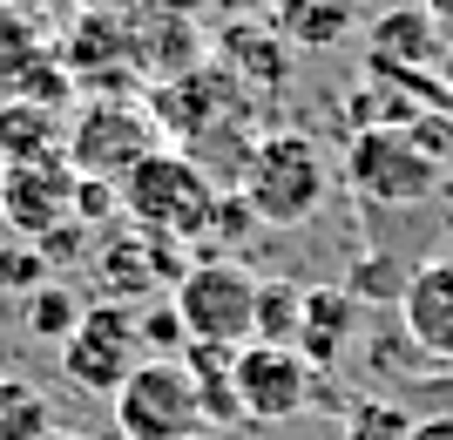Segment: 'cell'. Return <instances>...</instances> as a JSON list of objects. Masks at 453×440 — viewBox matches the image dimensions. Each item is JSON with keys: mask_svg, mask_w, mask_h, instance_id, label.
I'll return each mask as SVG.
<instances>
[{"mask_svg": "<svg viewBox=\"0 0 453 440\" xmlns=\"http://www.w3.org/2000/svg\"><path fill=\"white\" fill-rule=\"evenodd\" d=\"M0 150H7V163H48V156H68L55 143V109L20 102V96H0Z\"/></svg>", "mask_w": 453, "mask_h": 440, "instance_id": "5bb4252c", "label": "cell"}, {"mask_svg": "<svg viewBox=\"0 0 453 440\" xmlns=\"http://www.w3.org/2000/svg\"><path fill=\"white\" fill-rule=\"evenodd\" d=\"M20 305H27V312H20V319H27V332H35V339H48V345H68V339H75V326H81V312H88L75 291L61 285V278H48L41 291H27Z\"/></svg>", "mask_w": 453, "mask_h": 440, "instance_id": "ac0fdd59", "label": "cell"}, {"mask_svg": "<svg viewBox=\"0 0 453 440\" xmlns=\"http://www.w3.org/2000/svg\"><path fill=\"white\" fill-rule=\"evenodd\" d=\"M298 326H304V285L265 278L257 285V339L250 345H291L298 352Z\"/></svg>", "mask_w": 453, "mask_h": 440, "instance_id": "e0dca14e", "label": "cell"}, {"mask_svg": "<svg viewBox=\"0 0 453 440\" xmlns=\"http://www.w3.org/2000/svg\"><path fill=\"white\" fill-rule=\"evenodd\" d=\"M345 440H419V413L399 400H359L345 406Z\"/></svg>", "mask_w": 453, "mask_h": 440, "instance_id": "ffe728a7", "label": "cell"}, {"mask_svg": "<svg viewBox=\"0 0 453 440\" xmlns=\"http://www.w3.org/2000/svg\"><path fill=\"white\" fill-rule=\"evenodd\" d=\"M419 440H453V413H434V421H419Z\"/></svg>", "mask_w": 453, "mask_h": 440, "instance_id": "484cf974", "label": "cell"}, {"mask_svg": "<svg viewBox=\"0 0 453 440\" xmlns=\"http://www.w3.org/2000/svg\"><path fill=\"white\" fill-rule=\"evenodd\" d=\"M0 217L20 230V244H41L48 230L68 224L75 217V170H68V156L7 163L0 170Z\"/></svg>", "mask_w": 453, "mask_h": 440, "instance_id": "9c48e42d", "label": "cell"}, {"mask_svg": "<svg viewBox=\"0 0 453 440\" xmlns=\"http://www.w3.org/2000/svg\"><path fill=\"white\" fill-rule=\"evenodd\" d=\"M156 150H163V143H156V122L142 109H129V102H95L75 122V135H68V170L102 176V183L122 190Z\"/></svg>", "mask_w": 453, "mask_h": 440, "instance_id": "52a82bcc", "label": "cell"}, {"mask_svg": "<svg viewBox=\"0 0 453 440\" xmlns=\"http://www.w3.org/2000/svg\"><path fill=\"white\" fill-rule=\"evenodd\" d=\"M271 35L298 55H325L359 27V0H265Z\"/></svg>", "mask_w": 453, "mask_h": 440, "instance_id": "4fadbf2b", "label": "cell"}, {"mask_svg": "<svg viewBox=\"0 0 453 440\" xmlns=\"http://www.w3.org/2000/svg\"><path fill=\"white\" fill-rule=\"evenodd\" d=\"M115 434L122 440H196L210 434L196 380L183 359H142L115 393Z\"/></svg>", "mask_w": 453, "mask_h": 440, "instance_id": "5b68a950", "label": "cell"}, {"mask_svg": "<svg viewBox=\"0 0 453 440\" xmlns=\"http://www.w3.org/2000/svg\"><path fill=\"white\" fill-rule=\"evenodd\" d=\"M319 400V373L291 345H244L237 352V413L250 427H284Z\"/></svg>", "mask_w": 453, "mask_h": 440, "instance_id": "ba28073f", "label": "cell"}, {"mask_svg": "<svg viewBox=\"0 0 453 440\" xmlns=\"http://www.w3.org/2000/svg\"><path fill=\"white\" fill-rule=\"evenodd\" d=\"M135 366H142V305H122V298L88 305L75 339L61 345V373H68L81 393H109L115 400Z\"/></svg>", "mask_w": 453, "mask_h": 440, "instance_id": "8992f818", "label": "cell"}, {"mask_svg": "<svg viewBox=\"0 0 453 440\" xmlns=\"http://www.w3.org/2000/svg\"><path fill=\"white\" fill-rule=\"evenodd\" d=\"M419 7H426V14H434V27L453 41V0H419Z\"/></svg>", "mask_w": 453, "mask_h": 440, "instance_id": "d4e9b609", "label": "cell"}, {"mask_svg": "<svg viewBox=\"0 0 453 440\" xmlns=\"http://www.w3.org/2000/svg\"><path fill=\"white\" fill-rule=\"evenodd\" d=\"M440 55H447V35L426 7H393L365 27V75H434Z\"/></svg>", "mask_w": 453, "mask_h": 440, "instance_id": "30bf717a", "label": "cell"}, {"mask_svg": "<svg viewBox=\"0 0 453 440\" xmlns=\"http://www.w3.org/2000/svg\"><path fill=\"white\" fill-rule=\"evenodd\" d=\"M325 190H332V170H325V150L298 129L265 135L257 150H244L237 163V197L250 204V217L271 230L311 224L325 211Z\"/></svg>", "mask_w": 453, "mask_h": 440, "instance_id": "6da1fadb", "label": "cell"}, {"mask_svg": "<svg viewBox=\"0 0 453 440\" xmlns=\"http://www.w3.org/2000/svg\"><path fill=\"white\" fill-rule=\"evenodd\" d=\"M189 332L176 319V305H142V359H183Z\"/></svg>", "mask_w": 453, "mask_h": 440, "instance_id": "44dd1931", "label": "cell"}, {"mask_svg": "<svg viewBox=\"0 0 453 440\" xmlns=\"http://www.w3.org/2000/svg\"><path fill=\"white\" fill-rule=\"evenodd\" d=\"M352 326H359V298L345 285H304V326H298V359L311 373H332L352 345Z\"/></svg>", "mask_w": 453, "mask_h": 440, "instance_id": "7c38bea8", "label": "cell"}, {"mask_svg": "<svg viewBox=\"0 0 453 440\" xmlns=\"http://www.w3.org/2000/svg\"><path fill=\"white\" fill-rule=\"evenodd\" d=\"M196 440H217V434H196Z\"/></svg>", "mask_w": 453, "mask_h": 440, "instance_id": "f1b7e54d", "label": "cell"}, {"mask_svg": "<svg viewBox=\"0 0 453 440\" xmlns=\"http://www.w3.org/2000/svg\"><path fill=\"white\" fill-rule=\"evenodd\" d=\"M257 285H265V278H250L237 258L189 265L176 298H170L183 332H189V345H230V352H244V345L257 339Z\"/></svg>", "mask_w": 453, "mask_h": 440, "instance_id": "277c9868", "label": "cell"}, {"mask_svg": "<svg viewBox=\"0 0 453 440\" xmlns=\"http://www.w3.org/2000/svg\"><path fill=\"white\" fill-rule=\"evenodd\" d=\"M41 258H48V271H55V258H75V251H88V224H75V217H68V224L61 230H48V237H41Z\"/></svg>", "mask_w": 453, "mask_h": 440, "instance_id": "cb8c5ba5", "label": "cell"}, {"mask_svg": "<svg viewBox=\"0 0 453 440\" xmlns=\"http://www.w3.org/2000/svg\"><path fill=\"white\" fill-rule=\"evenodd\" d=\"M399 319H406V339H413L426 359L453 366V258L413 265V285L399 298Z\"/></svg>", "mask_w": 453, "mask_h": 440, "instance_id": "8fae6325", "label": "cell"}, {"mask_svg": "<svg viewBox=\"0 0 453 440\" xmlns=\"http://www.w3.org/2000/svg\"><path fill=\"white\" fill-rule=\"evenodd\" d=\"M224 61H230V68H244L250 81H271V89L284 81V41L278 35H257L250 20H237V27L224 35Z\"/></svg>", "mask_w": 453, "mask_h": 440, "instance_id": "d6986e66", "label": "cell"}, {"mask_svg": "<svg viewBox=\"0 0 453 440\" xmlns=\"http://www.w3.org/2000/svg\"><path fill=\"white\" fill-rule=\"evenodd\" d=\"M183 366H189V380H196V400H203L210 427L244 421V413H237V352H230V345H189Z\"/></svg>", "mask_w": 453, "mask_h": 440, "instance_id": "9a60e30c", "label": "cell"}, {"mask_svg": "<svg viewBox=\"0 0 453 440\" xmlns=\"http://www.w3.org/2000/svg\"><path fill=\"white\" fill-rule=\"evenodd\" d=\"M122 211L135 230H156V237H203L210 211H217V183L196 156L183 150H156L142 170L122 183Z\"/></svg>", "mask_w": 453, "mask_h": 440, "instance_id": "7a4b0ae2", "label": "cell"}, {"mask_svg": "<svg viewBox=\"0 0 453 440\" xmlns=\"http://www.w3.org/2000/svg\"><path fill=\"white\" fill-rule=\"evenodd\" d=\"M426 115H440V122H453V109H426Z\"/></svg>", "mask_w": 453, "mask_h": 440, "instance_id": "83f0119b", "label": "cell"}, {"mask_svg": "<svg viewBox=\"0 0 453 440\" xmlns=\"http://www.w3.org/2000/svg\"><path fill=\"white\" fill-rule=\"evenodd\" d=\"M48 440H95V434H75V427H55Z\"/></svg>", "mask_w": 453, "mask_h": 440, "instance_id": "4316f807", "label": "cell"}, {"mask_svg": "<svg viewBox=\"0 0 453 440\" xmlns=\"http://www.w3.org/2000/svg\"><path fill=\"white\" fill-rule=\"evenodd\" d=\"M345 183L365 204L386 211H413L440 190V150L419 129H365L345 143Z\"/></svg>", "mask_w": 453, "mask_h": 440, "instance_id": "3957f363", "label": "cell"}, {"mask_svg": "<svg viewBox=\"0 0 453 440\" xmlns=\"http://www.w3.org/2000/svg\"><path fill=\"white\" fill-rule=\"evenodd\" d=\"M0 285L20 291V298L41 291V285H48V258H41L35 244H7V251H0Z\"/></svg>", "mask_w": 453, "mask_h": 440, "instance_id": "7402d4cb", "label": "cell"}, {"mask_svg": "<svg viewBox=\"0 0 453 440\" xmlns=\"http://www.w3.org/2000/svg\"><path fill=\"white\" fill-rule=\"evenodd\" d=\"M122 211V190L102 176H75V224H109Z\"/></svg>", "mask_w": 453, "mask_h": 440, "instance_id": "603a6c76", "label": "cell"}, {"mask_svg": "<svg viewBox=\"0 0 453 440\" xmlns=\"http://www.w3.org/2000/svg\"><path fill=\"white\" fill-rule=\"evenodd\" d=\"M55 434V400L20 373H0V440H48Z\"/></svg>", "mask_w": 453, "mask_h": 440, "instance_id": "2e32d148", "label": "cell"}]
</instances>
